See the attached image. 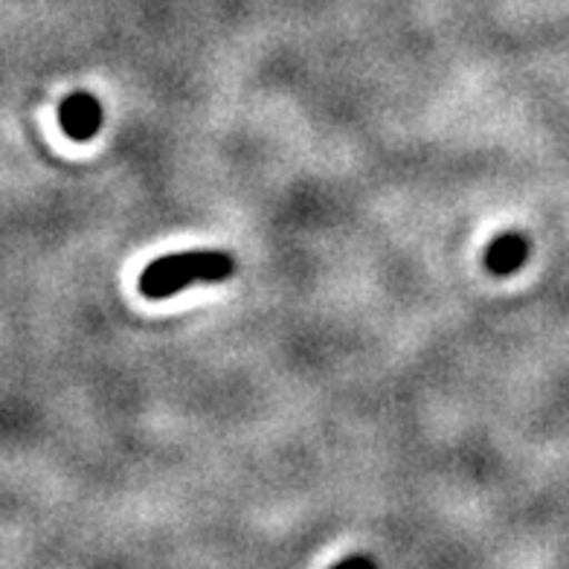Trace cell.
<instances>
[{
	"mask_svg": "<svg viewBox=\"0 0 569 569\" xmlns=\"http://www.w3.org/2000/svg\"><path fill=\"white\" fill-rule=\"evenodd\" d=\"M529 259V239L520 232H502L486 250V268L491 273H515Z\"/></svg>",
	"mask_w": 569,
	"mask_h": 569,
	"instance_id": "cell-3",
	"label": "cell"
},
{
	"mask_svg": "<svg viewBox=\"0 0 569 569\" xmlns=\"http://www.w3.org/2000/svg\"><path fill=\"white\" fill-rule=\"evenodd\" d=\"M236 270V259L224 250H187L160 256L140 273V293L146 300H169L196 282H224Z\"/></svg>",
	"mask_w": 569,
	"mask_h": 569,
	"instance_id": "cell-1",
	"label": "cell"
},
{
	"mask_svg": "<svg viewBox=\"0 0 569 569\" xmlns=\"http://www.w3.org/2000/svg\"><path fill=\"white\" fill-rule=\"evenodd\" d=\"M59 120L68 137H73V140H90L102 128V106L90 93H73V97L61 102Z\"/></svg>",
	"mask_w": 569,
	"mask_h": 569,
	"instance_id": "cell-2",
	"label": "cell"
}]
</instances>
